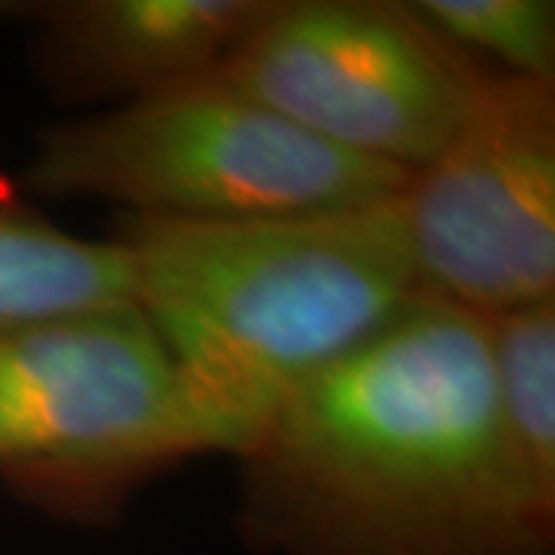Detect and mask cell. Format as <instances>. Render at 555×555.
<instances>
[{
    "label": "cell",
    "instance_id": "obj_10",
    "mask_svg": "<svg viewBox=\"0 0 555 555\" xmlns=\"http://www.w3.org/2000/svg\"><path fill=\"white\" fill-rule=\"evenodd\" d=\"M414 13L473 62L500 75L555 80V3L550 0H414Z\"/></svg>",
    "mask_w": 555,
    "mask_h": 555
},
{
    "label": "cell",
    "instance_id": "obj_5",
    "mask_svg": "<svg viewBox=\"0 0 555 555\" xmlns=\"http://www.w3.org/2000/svg\"><path fill=\"white\" fill-rule=\"evenodd\" d=\"M219 454L158 334L137 306L0 334V469L43 494Z\"/></svg>",
    "mask_w": 555,
    "mask_h": 555
},
{
    "label": "cell",
    "instance_id": "obj_6",
    "mask_svg": "<svg viewBox=\"0 0 555 555\" xmlns=\"http://www.w3.org/2000/svg\"><path fill=\"white\" fill-rule=\"evenodd\" d=\"M401 214L426 299L478 318L555 299V80H488Z\"/></svg>",
    "mask_w": 555,
    "mask_h": 555
},
{
    "label": "cell",
    "instance_id": "obj_7",
    "mask_svg": "<svg viewBox=\"0 0 555 555\" xmlns=\"http://www.w3.org/2000/svg\"><path fill=\"white\" fill-rule=\"evenodd\" d=\"M266 0H60L28 7L50 78L78 100L160 96L217 75Z\"/></svg>",
    "mask_w": 555,
    "mask_h": 555
},
{
    "label": "cell",
    "instance_id": "obj_4",
    "mask_svg": "<svg viewBox=\"0 0 555 555\" xmlns=\"http://www.w3.org/2000/svg\"><path fill=\"white\" fill-rule=\"evenodd\" d=\"M217 75L339 152L411 177L494 78L392 0H266Z\"/></svg>",
    "mask_w": 555,
    "mask_h": 555
},
{
    "label": "cell",
    "instance_id": "obj_9",
    "mask_svg": "<svg viewBox=\"0 0 555 555\" xmlns=\"http://www.w3.org/2000/svg\"><path fill=\"white\" fill-rule=\"evenodd\" d=\"M130 306L133 269L118 238H78L0 204V334Z\"/></svg>",
    "mask_w": 555,
    "mask_h": 555
},
{
    "label": "cell",
    "instance_id": "obj_8",
    "mask_svg": "<svg viewBox=\"0 0 555 555\" xmlns=\"http://www.w3.org/2000/svg\"><path fill=\"white\" fill-rule=\"evenodd\" d=\"M503 485L540 553L555 534V299L485 318Z\"/></svg>",
    "mask_w": 555,
    "mask_h": 555
},
{
    "label": "cell",
    "instance_id": "obj_3",
    "mask_svg": "<svg viewBox=\"0 0 555 555\" xmlns=\"http://www.w3.org/2000/svg\"><path fill=\"white\" fill-rule=\"evenodd\" d=\"M25 182L130 217L238 222L377 204L411 173L339 152L210 75L47 130Z\"/></svg>",
    "mask_w": 555,
    "mask_h": 555
},
{
    "label": "cell",
    "instance_id": "obj_2",
    "mask_svg": "<svg viewBox=\"0 0 555 555\" xmlns=\"http://www.w3.org/2000/svg\"><path fill=\"white\" fill-rule=\"evenodd\" d=\"M118 241L219 454H250L299 386L423 299L401 195L238 222L127 217Z\"/></svg>",
    "mask_w": 555,
    "mask_h": 555
},
{
    "label": "cell",
    "instance_id": "obj_1",
    "mask_svg": "<svg viewBox=\"0 0 555 555\" xmlns=\"http://www.w3.org/2000/svg\"><path fill=\"white\" fill-rule=\"evenodd\" d=\"M244 460L287 555H543L503 485L485 318L438 299L299 386Z\"/></svg>",
    "mask_w": 555,
    "mask_h": 555
}]
</instances>
